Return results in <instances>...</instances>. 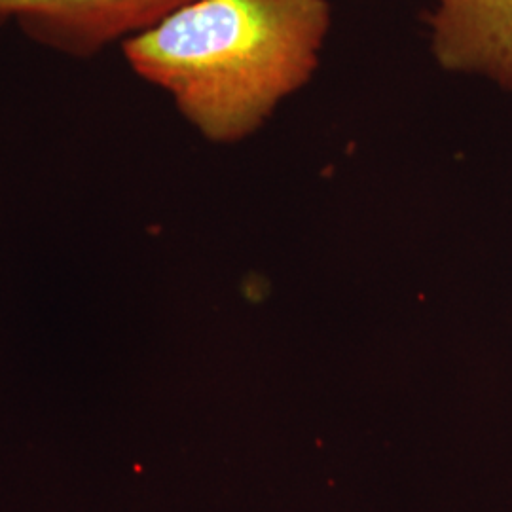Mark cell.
<instances>
[{
	"label": "cell",
	"mask_w": 512,
	"mask_h": 512,
	"mask_svg": "<svg viewBox=\"0 0 512 512\" xmlns=\"http://www.w3.org/2000/svg\"><path fill=\"white\" fill-rule=\"evenodd\" d=\"M330 29L329 0H194L122 52L192 128L228 145L310 84Z\"/></svg>",
	"instance_id": "1"
},
{
	"label": "cell",
	"mask_w": 512,
	"mask_h": 512,
	"mask_svg": "<svg viewBox=\"0 0 512 512\" xmlns=\"http://www.w3.org/2000/svg\"><path fill=\"white\" fill-rule=\"evenodd\" d=\"M194 0H0V25L57 54L88 59L162 23Z\"/></svg>",
	"instance_id": "2"
},
{
	"label": "cell",
	"mask_w": 512,
	"mask_h": 512,
	"mask_svg": "<svg viewBox=\"0 0 512 512\" xmlns=\"http://www.w3.org/2000/svg\"><path fill=\"white\" fill-rule=\"evenodd\" d=\"M425 14L440 71L512 95V0H429Z\"/></svg>",
	"instance_id": "3"
}]
</instances>
